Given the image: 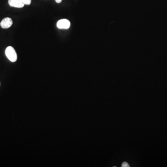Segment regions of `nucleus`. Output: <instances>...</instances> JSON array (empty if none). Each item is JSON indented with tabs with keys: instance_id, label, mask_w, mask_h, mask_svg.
Instances as JSON below:
<instances>
[{
	"instance_id": "obj_4",
	"label": "nucleus",
	"mask_w": 167,
	"mask_h": 167,
	"mask_svg": "<svg viewBox=\"0 0 167 167\" xmlns=\"http://www.w3.org/2000/svg\"><path fill=\"white\" fill-rule=\"evenodd\" d=\"M9 4L10 7L17 8H22L24 6L21 0H9Z\"/></svg>"
},
{
	"instance_id": "obj_5",
	"label": "nucleus",
	"mask_w": 167,
	"mask_h": 167,
	"mask_svg": "<svg viewBox=\"0 0 167 167\" xmlns=\"http://www.w3.org/2000/svg\"><path fill=\"white\" fill-rule=\"evenodd\" d=\"M23 4L26 5H29L31 4V0H21Z\"/></svg>"
},
{
	"instance_id": "obj_3",
	"label": "nucleus",
	"mask_w": 167,
	"mask_h": 167,
	"mask_svg": "<svg viewBox=\"0 0 167 167\" xmlns=\"http://www.w3.org/2000/svg\"><path fill=\"white\" fill-rule=\"evenodd\" d=\"M13 24L12 20L10 18H5L3 19L0 23V26L1 28L4 29H9Z\"/></svg>"
},
{
	"instance_id": "obj_1",
	"label": "nucleus",
	"mask_w": 167,
	"mask_h": 167,
	"mask_svg": "<svg viewBox=\"0 0 167 167\" xmlns=\"http://www.w3.org/2000/svg\"><path fill=\"white\" fill-rule=\"evenodd\" d=\"M6 56L8 59L12 62H15L17 59V55L16 50L12 46H9L5 50Z\"/></svg>"
},
{
	"instance_id": "obj_6",
	"label": "nucleus",
	"mask_w": 167,
	"mask_h": 167,
	"mask_svg": "<svg viewBox=\"0 0 167 167\" xmlns=\"http://www.w3.org/2000/svg\"><path fill=\"white\" fill-rule=\"evenodd\" d=\"M122 167H130V165H129V164L128 163L126 162H123L122 164Z\"/></svg>"
},
{
	"instance_id": "obj_7",
	"label": "nucleus",
	"mask_w": 167,
	"mask_h": 167,
	"mask_svg": "<svg viewBox=\"0 0 167 167\" xmlns=\"http://www.w3.org/2000/svg\"><path fill=\"white\" fill-rule=\"evenodd\" d=\"M55 1L58 4H59V3H61V2L62 1V0H55Z\"/></svg>"
},
{
	"instance_id": "obj_2",
	"label": "nucleus",
	"mask_w": 167,
	"mask_h": 167,
	"mask_svg": "<svg viewBox=\"0 0 167 167\" xmlns=\"http://www.w3.org/2000/svg\"><path fill=\"white\" fill-rule=\"evenodd\" d=\"M71 23L67 19H61L57 23V26L59 29H68L70 26Z\"/></svg>"
}]
</instances>
